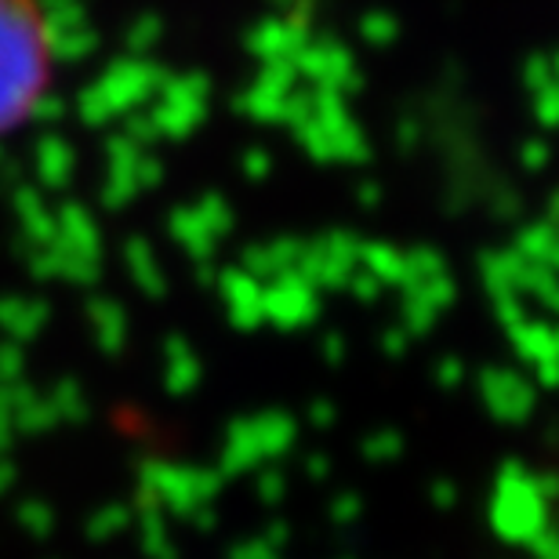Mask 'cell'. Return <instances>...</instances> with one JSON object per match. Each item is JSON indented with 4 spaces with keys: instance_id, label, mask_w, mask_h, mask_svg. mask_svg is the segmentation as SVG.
<instances>
[{
    "instance_id": "6da1fadb",
    "label": "cell",
    "mask_w": 559,
    "mask_h": 559,
    "mask_svg": "<svg viewBox=\"0 0 559 559\" xmlns=\"http://www.w3.org/2000/svg\"><path fill=\"white\" fill-rule=\"evenodd\" d=\"M48 81L51 44L37 0H0V135L37 109Z\"/></svg>"
}]
</instances>
